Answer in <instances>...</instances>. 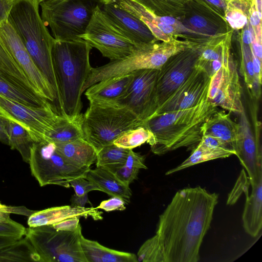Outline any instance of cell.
<instances>
[{
  "label": "cell",
  "instance_id": "9c48e42d",
  "mask_svg": "<svg viewBox=\"0 0 262 262\" xmlns=\"http://www.w3.org/2000/svg\"><path fill=\"white\" fill-rule=\"evenodd\" d=\"M32 175L41 187L56 185L69 188L70 182L85 178L89 168H80L67 161L56 149L54 142H34L28 162Z\"/></svg>",
  "mask_w": 262,
  "mask_h": 262
},
{
  "label": "cell",
  "instance_id": "e0dca14e",
  "mask_svg": "<svg viewBox=\"0 0 262 262\" xmlns=\"http://www.w3.org/2000/svg\"><path fill=\"white\" fill-rule=\"evenodd\" d=\"M210 80L204 70L195 66L186 80L154 114L189 108L200 104L208 97Z\"/></svg>",
  "mask_w": 262,
  "mask_h": 262
},
{
  "label": "cell",
  "instance_id": "ee69618b",
  "mask_svg": "<svg viewBox=\"0 0 262 262\" xmlns=\"http://www.w3.org/2000/svg\"><path fill=\"white\" fill-rule=\"evenodd\" d=\"M70 186L72 187L75 194L81 196L93 190H97V188L90 181L84 177H80L70 182Z\"/></svg>",
  "mask_w": 262,
  "mask_h": 262
},
{
  "label": "cell",
  "instance_id": "d590c367",
  "mask_svg": "<svg viewBox=\"0 0 262 262\" xmlns=\"http://www.w3.org/2000/svg\"><path fill=\"white\" fill-rule=\"evenodd\" d=\"M252 0H228L224 19L233 31H239L247 24Z\"/></svg>",
  "mask_w": 262,
  "mask_h": 262
},
{
  "label": "cell",
  "instance_id": "8d00e7d4",
  "mask_svg": "<svg viewBox=\"0 0 262 262\" xmlns=\"http://www.w3.org/2000/svg\"><path fill=\"white\" fill-rule=\"evenodd\" d=\"M153 139L151 132L141 125L125 132L113 142V144L118 147L133 149L146 142L150 145Z\"/></svg>",
  "mask_w": 262,
  "mask_h": 262
},
{
  "label": "cell",
  "instance_id": "8fae6325",
  "mask_svg": "<svg viewBox=\"0 0 262 262\" xmlns=\"http://www.w3.org/2000/svg\"><path fill=\"white\" fill-rule=\"evenodd\" d=\"M202 42H195L172 55L158 70L156 85L158 107L190 75L199 57Z\"/></svg>",
  "mask_w": 262,
  "mask_h": 262
},
{
  "label": "cell",
  "instance_id": "d4e9b609",
  "mask_svg": "<svg viewBox=\"0 0 262 262\" xmlns=\"http://www.w3.org/2000/svg\"><path fill=\"white\" fill-rule=\"evenodd\" d=\"M55 144L61 156L75 166L89 168L96 161V150L84 138Z\"/></svg>",
  "mask_w": 262,
  "mask_h": 262
},
{
  "label": "cell",
  "instance_id": "f35d334b",
  "mask_svg": "<svg viewBox=\"0 0 262 262\" xmlns=\"http://www.w3.org/2000/svg\"><path fill=\"white\" fill-rule=\"evenodd\" d=\"M137 257L138 261L165 262L164 253L156 234L142 245Z\"/></svg>",
  "mask_w": 262,
  "mask_h": 262
},
{
  "label": "cell",
  "instance_id": "f5cc1de1",
  "mask_svg": "<svg viewBox=\"0 0 262 262\" xmlns=\"http://www.w3.org/2000/svg\"><path fill=\"white\" fill-rule=\"evenodd\" d=\"M261 38V34H255L253 32L252 41L250 45L252 52L261 61L262 59Z\"/></svg>",
  "mask_w": 262,
  "mask_h": 262
},
{
  "label": "cell",
  "instance_id": "9f6ffc18",
  "mask_svg": "<svg viewBox=\"0 0 262 262\" xmlns=\"http://www.w3.org/2000/svg\"><path fill=\"white\" fill-rule=\"evenodd\" d=\"M8 118L0 114V141L8 144V139L7 134V123Z\"/></svg>",
  "mask_w": 262,
  "mask_h": 262
},
{
  "label": "cell",
  "instance_id": "f6af8a7d",
  "mask_svg": "<svg viewBox=\"0 0 262 262\" xmlns=\"http://www.w3.org/2000/svg\"><path fill=\"white\" fill-rule=\"evenodd\" d=\"M125 205H126L125 201L121 198L112 196L107 200L102 201L96 208L106 212L114 210L122 211L125 209Z\"/></svg>",
  "mask_w": 262,
  "mask_h": 262
},
{
  "label": "cell",
  "instance_id": "f1b7e54d",
  "mask_svg": "<svg viewBox=\"0 0 262 262\" xmlns=\"http://www.w3.org/2000/svg\"><path fill=\"white\" fill-rule=\"evenodd\" d=\"M0 75L22 89L32 93H37L25 72L12 57L1 38Z\"/></svg>",
  "mask_w": 262,
  "mask_h": 262
},
{
  "label": "cell",
  "instance_id": "c3c4849f",
  "mask_svg": "<svg viewBox=\"0 0 262 262\" xmlns=\"http://www.w3.org/2000/svg\"><path fill=\"white\" fill-rule=\"evenodd\" d=\"M79 217H73L52 224L54 228L58 230L74 231L77 229L79 225Z\"/></svg>",
  "mask_w": 262,
  "mask_h": 262
},
{
  "label": "cell",
  "instance_id": "6f0895ef",
  "mask_svg": "<svg viewBox=\"0 0 262 262\" xmlns=\"http://www.w3.org/2000/svg\"><path fill=\"white\" fill-rule=\"evenodd\" d=\"M252 54L255 77L257 82L261 84V61L252 52Z\"/></svg>",
  "mask_w": 262,
  "mask_h": 262
},
{
  "label": "cell",
  "instance_id": "484cf974",
  "mask_svg": "<svg viewBox=\"0 0 262 262\" xmlns=\"http://www.w3.org/2000/svg\"><path fill=\"white\" fill-rule=\"evenodd\" d=\"M251 186V194L246 195L242 220L245 231L255 237L258 235L262 227V178Z\"/></svg>",
  "mask_w": 262,
  "mask_h": 262
},
{
  "label": "cell",
  "instance_id": "277c9868",
  "mask_svg": "<svg viewBox=\"0 0 262 262\" xmlns=\"http://www.w3.org/2000/svg\"><path fill=\"white\" fill-rule=\"evenodd\" d=\"M92 48L81 38L55 40L52 58L64 115L81 112L82 89L92 69L89 57Z\"/></svg>",
  "mask_w": 262,
  "mask_h": 262
},
{
  "label": "cell",
  "instance_id": "680465c9",
  "mask_svg": "<svg viewBox=\"0 0 262 262\" xmlns=\"http://www.w3.org/2000/svg\"><path fill=\"white\" fill-rule=\"evenodd\" d=\"M17 239L12 237L0 235V250L13 244Z\"/></svg>",
  "mask_w": 262,
  "mask_h": 262
},
{
  "label": "cell",
  "instance_id": "bcb514c9",
  "mask_svg": "<svg viewBox=\"0 0 262 262\" xmlns=\"http://www.w3.org/2000/svg\"><path fill=\"white\" fill-rule=\"evenodd\" d=\"M224 18L228 0H194Z\"/></svg>",
  "mask_w": 262,
  "mask_h": 262
},
{
  "label": "cell",
  "instance_id": "3957f363",
  "mask_svg": "<svg viewBox=\"0 0 262 262\" xmlns=\"http://www.w3.org/2000/svg\"><path fill=\"white\" fill-rule=\"evenodd\" d=\"M39 5L36 0H13L7 21L49 83L56 106L60 107L59 93L52 58V49L55 39L41 19Z\"/></svg>",
  "mask_w": 262,
  "mask_h": 262
},
{
  "label": "cell",
  "instance_id": "7c38bea8",
  "mask_svg": "<svg viewBox=\"0 0 262 262\" xmlns=\"http://www.w3.org/2000/svg\"><path fill=\"white\" fill-rule=\"evenodd\" d=\"M0 114L23 126L34 142L47 140L59 115L51 106L32 107L0 94Z\"/></svg>",
  "mask_w": 262,
  "mask_h": 262
},
{
  "label": "cell",
  "instance_id": "52a82bcc",
  "mask_svg": "<svg viewBox=\"0 0 262 262\" xmlns=\"http://www.w3.org/2000/svg\"><path fill=\"white\" fill-rule=\"evenodd\" d=\"M95 0H47L39 5L41 17L57 40L80 38L90 22Z\"/></svg>",
  "mask_w": 262,
  "mask_h": 262
},
{
  "label": "cell",
  "instance_id": "4316f807",
  "mask_svg": "<svg viewBox=\"0 0 262 262\" xmlns=\"http://www.w3.org/2000/svg\"><path fill=\"white\" fill-rule=\"evenodd\" d=\"M83 114L59 115L50 129L47 140L63 143L84 138Z\"/></svg>",
  "mask_w": 262,
  "mask_h": 262
},
{
  "label": "cell",
  "instance_id": "f907efd6",
  "mask_svg": "<svg viewBox=\"0 0 262 262\" xmlns=\"http://www.w3.org/2000/svg\"><path fill=\"white\" fill-rule=\"evenodd\" d=\"M199 143L211 147L231 149L227 144L220 139L210 135H203Z\"/></svg>",
  "mask_w": 262,
  "mask_h": 262
},
{
  "label": "cell",
  "instance_id": "603a6c76",
  "mask_svg": "<svg viewBox=\"0 0 262 262\" xmlns=\"http://www.w3.org/2000/svg\"><path fill=\"white\" fill-rule=\"evenodd\" d=\"M133 77L131 73L101 80L88 88L85 95L90 103H113L124 94Z\"/></svg>",
  "mask_w": 262,
  "mask_h": 262
},
{
  "label": "cell",
  "instance_id": "ffe728a7",
  "mask_svg": "<svg viewBox=\"0 0 262 262\" xmlns=\"http://www.w3.org/2000/svg\"><path fill=\"white\" fill-rule=\"evenodd\" d=\"M233 30L202 43L196 66L204 70L210 77L229 61L231 54Z\"/></svg>",
  "mask_w": 262,
  "mask_h": 262
},
{
  "label": "cell",
  "instance_id": "4fadbf2b",
  "mask_svg": "<svg viewBox=\"0 0 262 262\" xmlns=\"http://www.w3.org/2000/svg\"><path fill=\"white\" fill-rule=\"evenodd\" d=\"M158 70L145 69L132 72L133 79L124 94L113 104L132 111L143 123L156 111V85Z\"/></svg>",
  "mask_w": 262,
  "mask_h": 262
},
{
  "label": "cell",
  "instance_id": "d6a6232c",
  "mask_svg": "<svg viewBox=\"0 0 262 262\" xmlns=\"http://www.w3.org/2000/svg\"><path fill=\"white\" fill-rule=\"evenodd\" d=\"M7 134L8 144L12 149L17 150L28 163L31 148L34 142L28 132L21 125L8 118Z\"/></svg>",
  "mask_w": 262,
  "mask_h": 262
},
{
  "label": "cell",
  "instance_id": "60d3db41",
  "mask_svg": "<svg viewBox=\"0 0 262 262\" xmlns=\"http://www.w3.org/2000/svg\"><path fill=\"white\" fill-rule=\"evenodd\" d=\"M250 184L249 178L247 177L244 169H243L234 188L229 194L227 204L230 205L235 204L243 192L246 195L249 194L248 190Z\"/></svg>",
  "mask_w": 262,
  "mask_h": 262
},
{
  "label": "cell",
  "instance_id": "1f68e13d",
  "mask_svg": "<svg viewBox=\"0 0 262 262\" xmlns=\"http://www.w3.org/2000/svg\"><path fill=\"white\" fill-rule=\"evenodd\" d=\"M39 262V255L25 236L0 250V262Z\"/></svg>",
  "mask_w": 262,
  "mask_h": 262
},
{
  "label": "cell",
  "instance_id": "d6986e66",
  "mask_svg": "<svg viewBox=\"0 0 262 262\" xmlns=\"http://www.w3.org/2000/svg\"><path fill=\"white\" fill-rule=\"evenodd\" d=\"M239 137L235 155L246 169L250 185L262 178L261 149L258 138L253 135L245 111L238 114Z\"/></svg>",
  "mask_w": 262,
  "mask_h": 262
},
{
  "label": "cell",
  "instance_id": "8992f818",
  "mask_svg": "<svg viewBox=\"0 0 262 262\" xmlns=\"http://www.w3.org/2000/svg\"><path fill=\"white\" fill-rule=\"evenodd\" d=\"M141 125L132 111L113 103L90 102L83 114L85 139L97 152L125 132Z\"/></svg>",
  "mask_w": 262,
  "mask_h": 262
},
{
  "label": "cell",
  "instance_id": "7dc6e473",
  "mask_svg": "<svg viewBox=\"0 0 262 262\" xmlns=\"http://www.w3.org/2000/svg\"><path fill=\"white\" fill-rule=\"evenodd\" d=\"M145 157L139 153L134 152L132 149H130L127 158L125 163V165L133 168L147 169L145 165Z\"/></svg>",
  "mask_w": 262,
  "mask_h": 262
},
{
  "label": "cell",
  "instance_id": "f546056e",
  "mask_svg": "<svg viewBox=\"0 0 262 262\" xmlns=\"http://www.w3.org/2000/svg\"><path fill=\"white\" fill-rule=\"evenodd\" d=\"M233 155H235V152L232 149L211 147L199 143L187 159L177 167L167 171L165 174H170L201 163L227 158Z\"/></svg>",
  "mask_w": 262,
  "mask_h": 262
},
{
  "label": "cell",
  "instance_id": "ac0fdd59",
  "mask_svg": "<svg viewBox=\"0 0 262 262\" xmlns=\"http://www.w3.org/2000/svg\"><path fill=\"white\" fill-rule=\"evenodd\" d=\"M103 4L102 12L112 25L136 45L157 42L147 26L136 15L125 10L114 0Z\"/></svg>",
  "mask_w": 262,
  "mask_h": 262
},
{
  "label": "cell",
  "instance_id": "7a4b0ae2",
  "mask_svg": "<svg viewBox=\"0 0 262 262\" xmlns=\"http://www.w3.org/2000/svg\"><path fill=\"white\" fill-rule=\"evenodd\" d=\"M208 97L186 109L154 114L143 123L154 135L151 151L162 155L181 147L196 146L203 134V123L217 110Z\"/></svg>",
  "mask_w": 262,
  "mask_h": 262
},
{
  "label": "cell",
  "instance_id": "816d5d0a",
  "mask_svg": "<svg viewBox=\"0 0 262 262\" xmlns=\"http://www.w3.org/2000/svg\"><path fill=\"white\" fill-rule=\"evenodd\" d=\"M240 31L237 36L239 40L244 44L250 45L252 41L253 31L249 21Z\"/></svg>",
  "mask_w": 262,
  "mask_h": 262
},
{
  "label": "cell",
  "instance_id": "74e56055",
  "mask_svg": "<svg viewBox=\"0 0 262 262\" xmlns=\"http://www.w3.org/2000/svg\"><path fill=\"white\" fill-rule=\"evenodd\" d=\"M129 150L113 143L106 145L97 152L96 167L125 164Z\"/></svg>",
  "mask_w": 262,
  "mask_h": 262
},
{
  "label": "cell",
  "instance_id": "11a10c76",
  "mask_svg": "<svg viewBox=\"0 0 262 262\" xmlns=\"http://www.w3.org/2000/svg\"><path fill=\"white\" fill-rule=\"evenodd\" d=\"M88 194L85 193L83 195L78 196L75 193L71 199V206L72 207H84L85 205L88 203L92 205L89 201Z\"/></svg>",
  "mask_w": 262,
  "mask_h": 262
},
{
  "label": "cell",
  "instance_id": "6da1fadb",
  "mask_svg": "<svg viewBox=\"0 0 262 262\" xmlns=\"http://www.w3.org/2000/svg\"><path fill=\"white\" fill-rule=\"evenodd\" d=\"M218 194L200 186L181 189L160 215L156 234L165 262H197Z\"/></svg>",
  "mask_w": 262,
  "mask_h": 262
},
{
  "label": "cell",
  "instance_id": "b9f144b4",
  "mask_svg": "<svg viewBox=\"0 0 262 262\" xmlns=\"http://www.w3.org/2000/svg\"><path fill=\"white\" fill-rule=\"evenodd\" d=\"M26 232V228L12 220L8 222H0V235L19 239L25 236Z\"/></svg>",
  "mask_w": 262,
  "mask_h": 262
},
{
  "label": "cell",
  "instance_id": "4dcf8cb0",
  "mask_svg": "<svg viewBox=\"0 0 262 262\" xmlns=\"http://www.w3.org/2000/svg\"><path fill=\"white\" fill-rule=\"evenodd\" d=\"M0 94L28 106L35 107L51 106L54 108L52 104L45 99L13 84L1 75Z\"/></svg>",
  "mask_w": 262,
  "mask_h": 262
},
{
  "label": "cell",
  "instance_id": "91938a15",
  "mask_svg": "<svg viewBox=\"0 0 262 262\" xmlns=\"http://www.w3.org/2000/svg\"><path fill=\"white\" fill-rule=\"evenodd\" d=\"M252 3L254 4L259 17L261 18L262 0H252Z\"/></svg>",
  "mask_w": 262,
  "mask_h": 262
},
{
  "label": "cell",
  "instance_id": "5bb4252c",
  "mask_svg": "<svg viewBox=\"0 0 262 262\" xmlns=\"http://www.w3.org/2000/svg\"><path fill=\"white\" fill-rule=\"evenodd\" d=\"M208 99L214 106L230 113L239 114L244 111L242 86L233 57L211 76Z\"/></svg>",
  "mask_w": 262,
  "mask_h": 262
},
{
  "label": "cell",
  "instance_id": "ab89813d",
  "mask_svg": "<svg viewBox=\"0 0 262 262\" xmlns=\"http://www.w3.org/2000/svg\"><path fill=\"white\" fill-rule=\"evenodd\" d=\"M114 174L121 181L127 185L138 178L139 169L129 168L124 164L110 165L102 166Z\"/></svg>",
  "mask_w": 262,
  "mask_h": 262
},
{
  "label": "cell",
  "instance_id": "6125c7cd",
  "mask_svg": "<svg viewBox=\"0 0 262 262\" xmlns=\"http://www.w3.org/2000/svg\"><path fill=\"white\" fill-rule=\"evenodd\" d=\"M36 1L38 2V3L39 4H40L41 2L45 1H47V0H36Z\"/></svg>",
  "mask_w": 262,
  "mask_h": 262
},
{
  "label": "cell",
  "instance_id": "e575fe53",
  "mask_svg": "<svg viewBox=\"0 0 262 262\" xmlns=\"http://www.w3.org/2000/svg\"><path fill=\"white\" fill-rule=\"evenodd\" d=\"M154 14L179 18L182 16L189 0H132Z\"/></svg>",
  "mask_w": 262,
  "mask_h": 262
},
{
  "label": "cell",
  "instance_id": "9a60e30c",
  "mask_svg": "<svg viewBox=\"0 0 262 262\" xmlns=\"http://www.w3.org/2000/svg\"><path fill=\"white\" fill-rule=\"evenodd\" d=\"M0 38L21 68L37 93L50 102L57 111L55 98L51 86L34 63L21 40L7 20L0 24Z\"/></svg>",
  "mask_w": 262,
  "mask_h": 262
},
{
  "label": "cell",
  "instance_id": "83f0119b",
  "mask_svg": "<svg viewBox=\"0 0 262 262\" xmlns=\"http://www.w3.org/2000/svg\"><path fill=\"white\" fill-rule=\"evenodd\" d=\"M80 243L87 262H137L135 254L106 248L96 241L85 238L82 234Z\"/></svg>",
  "mask_w": 262,
  "mask_h": 262
},
{
  "label": "cell",
  "instance_id": "7402d4cb",
  "mask_svg": "<svg viewBox=\"0 0 262 262\" xmlns=\"http://www.w3.org/2000/svg\"><path fill=\"white\" fill-rule=\"evenodd\" d=\"M203 135L216 137L235 152L239 137V125L233 121L229 113L217 110L202 125Z\"/></svg>",
  "mask_w": 262,
  "mask_h": 262
},
{
  "label": "cell",
  "instance_id": "44dd1931",
  "mask_svg": "<svg viewBox=\"0 0 262 262\" xmlns=\"http://www.w3.org/2000/svg\"><path fill=\"white\" fill-rule=\"evenodd\" d=\"M102 212L96 207H72L71 205L51 207L35 211L28 216L29 227H37L52 225L57 222L73 217H92L94 220L102 219Z\"/></svg>",
  "mask_w": 262,
  "mask_h": 262
},
{
  "label": "cell",
  "instance_id": "94428289",
  "mask_svg": "<svg viewBox=\"0 0 262 262\" xmlns=\"http://www.w3.org/2000/svg\"><path fill=\"white\" fill-rule=\"evenodd\" d=\"M96 1H98L102 4H104V3L108 1H110V0H95Z\"/></svg>",
  "mask_w": 262,
  "mask_h": 262
},
{
  "label": "cell",
  "instance_id": "db71d44e",
  "mask_svg": "<svg viewBox=\"0 0 262 262\" xmlns=\"http://www.w3.org/2000/svg\"><path fill=\"white\" fill-rule=\"evenodd\" d=\"M13 0H0V24L7 20Z\"/></svg>",
  "mask_w": 262,
  "mask_h": 262
},
{
  "label": "cell",
  "instance_id": "5b68a950",
  "mask_svg": "<svg viewBox=\"0 0 262 262\" xmlns=\"http://www.w3.org/2000/svg\"><path fill=\"white\" fill-rule=\"evenodd\" d=\"M190 46V41L178 39L139 45L130 55L124 58L110 61L99 67L92 68L82 93L93 84L110 78L141 69L159 70L170 56Z\"/></svg>",
  "mask_w": 262,
  "mask_h": 262
},
{
  "label": "cell",
  "instance_id": "836d02e7",
  "mask_svg": "<svg viewBox=\"0 0 262 262\" xmlns=\"http://www.w3.org/2000/svg\"><path fill=\"white\" fill-rule=\"evenodd\" d=\"M237 40L239 44L241 73L252 96L258 99L261 94V84L257 82L255 77L250 45L242 43L238 37Z\"/></svg>",
  "mask_w": 262,
  "mask_h": 262
},
{
  "label": "cell",
  "instance_id": "7bdbcfd3",
  "mask_svg": "<svg viewBox=\"0 0 262 262\" xmlns=\"http://www.w3.org/2000/svg\"><path fill=\"white\" fill-rule=\"evenodd\" d=\"M34 211L27 209L24 206H10L3 204L0 202V222H8L11 221L10 214L30 216Z\"/></svg>",
  "mask_w": 262,
  "mask_h": 262
},
{
  "label": "cell",
  "instance_id": "cb8c5ba5",
  "mask_svg": "<svg viewBox=\"0 0 262 262\" xmlns=\"http://www.w3.org/2000/svg\"><path fill=\"white\" fill-rule=\"evenodd\" d=\"M85 179L95 186L97 190L111 196L121 198L126 204L129 203L132 195L129 186L121 181L106 168L99 166L94 169L90 168Z\"/></svg>",
  "mask_w": 262,
  "mask_h": 262
},
{
  "label": "cell",
  "instance_id": "ba28073f",
  "mask_svg": "<svg viewBox=\"0 0 262 262\" xmlns=\"http://www.w3.org/2000/svg\"><path fill=\"white\" fill-rule=\"evenodd\" d=\"M81 226L74 231L58 230L52 225L26 228V236L39 256V262H87L80 236Z\"/></svg>",
  "mask_w": 262,
  "mask_h": 262
},
{
  "label": "cell",
  "instance_id": "681fc988",
  "mask_svg": "<svg viewBox=\"0 0 262 262\" xmlns=\"http://www.w3.org/2000/svg\"><path fill=\"white\" fill-rule=\"evenodd\" d=\"M248 20L254 33L261 31V18L259 17L258 12L252 3L249 9Z\"/></svg>",
  "mask_w": 262,
  "mask_h": 262
},
{
  "label": "cell",
  "instance_id": "30bf717a",
  "mask_svg": "<svg viewBox=\"0 0 262 262\" xmlns=\"http://www.w3.org/2000/svg\"><path fill=\"white\" fill-rule=\"evenodd\" d=\"M80 37L111 61L130 55L139 46L132 42L115 28L98 4L84 33Z\"/></svg>",
  "mask_w": 262,
  "mask_h": 262
},
{
  "label": "cell",
  "instance_id": "2e32d148",
  "mask_svg": "<svg viewBox=\"0 0 262 262\" xmlns=\"http://www.w3.org/2000/svg\"><path fill=\"white\" fill-rule=\"evenodd\" d=\"M179 20L190 31L192 42H202L232 30L225 19L194 0H189Z\"/></svg>",
  "mask_w": 262,
  "mask_h": 262
}]
</instances>
